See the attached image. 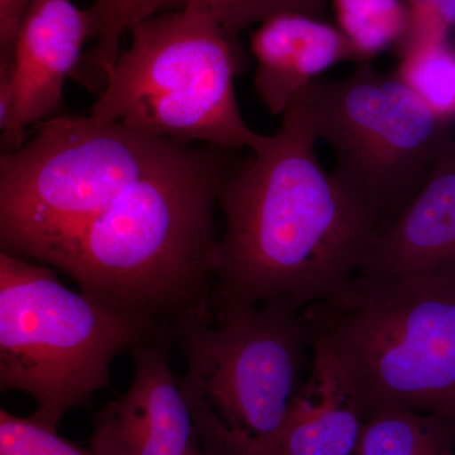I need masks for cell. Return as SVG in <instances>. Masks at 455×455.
<instances>
[{"instance_id":"1","label":"cell","mask_w":455,"mask_h":455,"mask_svg":"<svg viewBox=\"0 0 455 455\" xmlns=\"http://www.w3.org/2000/svg\"><path fill=\"white\" fill-rule=\"evenodd\" d=\"M301 94L224 180L212 317L284 300L300 309L357 277L376 229L326 172Z\"/></svg>"},{"instance_id":"2","label":"cell","mask_w":455,"mask_h":455,"mask_svg":"<svg viewBox=\"0 0 455 455\" xmlns=\"http://www.w3.org/2000/svg\"><path fill=\"white\" fill-rule=\"evenodd\" d=\"M233 152L188 145L68 238L49 267L101 307L158 333L171 335L184 317H212L217 211L236 164Z\"/></svg>"},{"instance_id":"3","label":"cell","mask_w":455,"mask_h":455,"mask_svg":"<svg viewBox=\"0 0 455 455\" xmlns=\"http://www.w3.org/2000/svg\"><path fill=\"white\" fill-rule=\"evenodd\" d=\"M304 317L364 421L386 410L455 421V287L357 276Z\"/></svg>"},{"instance_id":"4","label":"cell","mask_w":455,"mask_h":455,"mask_svg":"<svg viewBox=\"0 0 455 455\" xmlns=\"http://www.w3.org/2000/svg\"><path fill=\"white\" fill-rule=\"evenodd\" d=\"M89 116L182 143L254 152L267 136L245 123L235 79L245 59L236 38L206 12L184 7L131 26Z\"/></svg>"},{"instance_id":"5","label":"cell","mask_w":455,"mask_h":455,"mask_svg":"<svg viewBox=\"0 0 455 455\" xmlns=\"http://www.w3.org/2000/svg\"><path fill=\"white\" fill-rule=\"evenodd\" d=\"M188 146L90 116L40 123L0 154V250L49 266L119 194Z\"/></svg>"},{"instance_id":"6","label":"cell","mask_w":455,"mask_h":455,"mask_svg":"<svg viewBox=\"0 0 455 455\" xmlns=\"http://www.w3.org/2000/svg\"><path fill=\"white\" fill-rule=\"evenodd\" d=\"M164 335L68 289L49 266L0 250V395H29L36 423L57 430L109 385L116 357Z\"/></svg>"},{"instance_id":"7","label":"cell","mask_w":455,"mask_h":455,"mask_svg":"<svg viewBox=\"0 0 455 455\" xmlns=\"http://www.w3.org/2000/svg\"><path fill=\"white\" fill-rule=\"evenodd\" d=\"M171 337L187 362L180 388L206 455L267 438L307 381L309 331L304 309L290 301L184 317Z\"/></svg>"},{"instance_id":"8","label":"cell","mask_w":455,"mask_h":455,"mask_svg":"<svg viewBox=\"0 0 455 455\" xmlns=\"http://www.w3.org/2000/svg\"><path fill=\"white\" fill-rule=\"evenodd\" d=\"M301 98L317 140L333 149L335 184L382 235L429 179L451 139L449 122L370 62L314 80Z\"/></svg>"},{"instance_id":"9","label":"cell","mask_w":455,"mask_h":455,"mask_svg":"<svg viewBox=\"0 0 455 455\" xmlns=\"http://www.w3.org/2000/svg\"><path fill=\"white\" fill-rule=\"evenodd\" d=\"M92 41L88 8L74 0H31L11 55V113L0 154L17 148L36 125L61 116L65 84Z\"/></svg>"},{"instance_id":"10","label":"cell","mask_w":455,"mask_h":455,"mask_svg":"<svg viewBox=\"0 0 455 455\" xmlns=\"http://www.w3.org/2000/svg\"><path fill=\"white\" fill-rule=\"evenodd\" d=\"M170 335L132 352L134 377L122 396L98 412L94 455H206L193 412L171 366Z\"/></svg>"},{"instance_id":"11","label":"cell","mask_w":455,"mask_h":455,"mask_svg":"<svg viewBox=\"0 0 455 455\" xmlns=\"http://www.w3.org/2000/svg\"><path fill=\"white\" fill-rule=\"evenodd\" d=\"M358 277L455 287V139L420 193L371 245Z\"/></svg>"},{"instance_id":"12","label":"cell","mask_w":455,"mask_h":455,"mask_svg":"<svg viewBox=\"0 0 455 455\" xmlns=\"http://www.w3.org/2000/svg\"><path fill=\"white\" fill-rule=\"evenodd\" d=\"M363 424L331 362L313 349L309 376L277 430L215 455H355Z\"/></svg>"},{"instance_id":"13","label":"cell","mask_w":455,"mask_h":455,"mask_svg":"<svg viewBox=\"0 0 455 455\" xmlns=\"http://www.w3.org/2000/svg\"><path fill=\"white\" fill-rule=\"evenodd\" d=\"M251 46L257 60L254 89L272 116H283L331 66L357 61L343 33L324 20L296 14L260 23Z\"/></svg>"},{"instance_id":"14","label":"cell","mask_w":455,"mask_h":455,"mask_svg":"<svg viewBox=\"0 0 455 455\" xmlns=\"http://www.w3.org/2000/svg\"><path fill=\"white\" fill-rule=\"evenodd\" d=\"M455 421L443 416L386 410L364 421L355 455H449Z\"/></svg>"},{"instance_id":"15","label":"cell","mask_w":455,"mask_h":455,"mask_svg":"<svg viewBox=\"0 0 455 455\" xmlns=\"http://www.w3.org/2000/svg\"><path fill=\"white\" fill-rule=\"evenodd\" d=\"M395 76L440 119L455 118V50L445 37H411Z\"/></svg>"},{"instance_id":"16","label":"cell","mask_w":455,"mask_h":455,"mask_svg":"<svg viewBox=\"0 0 455 455\" xmlns=\"http://www.w3.org/2000/svg\"><path fill=\"white\" fill-rule=\"evenodd\" d=\"M329 2L331 0H149L140 12L139 20L161 12L196 7L206 12L228 35L236 38L250 27L259 26L284 14L323 20Z\"/></svg>"},{"instance_id":"17","label":"cell","mask_w":455,"mask_h":455,"mask_svg":"<svg viewBox=\"0 0 455 455\" xmlns=\"http://www.w3.org/2000/svg\"><path fill=\"white\" fill-rule=\"evenodd\" d=\"M149 0H92L88 8L92 20V50L83 56L75 73L86 88L100 92L116 65L123 36L139 20Z\"/></svg>"},{"instance_id":"18","label":"cell","mask_w":455,"mask_h":455,"mask_svg":"<svg viewBox=\"0 0 455 455\" xmlns=\"http://www.w3.org/2000/svg\"><path fill=\"white\" fill-rule=\"evenodd\" d=\"M340 32L346 36L358 64L403 38L410 17L400 0H335Z\"/></svg>"},{"instance_id":"19","label":"cell","mask_w":455,"mask_h":455,"mask_svg":"<svg viewBox=\"0 0 455 455\" xmlns=\"http://www.w3.org/2000/svg\"><path fill=\"white\" fill-rule=\"evenodd\" d=\"M0 455H94L36 423L31 418H18L0 407Z\"/></svg>"},{"instance_id":"20","label":"cell","mask_w":455,"mask_h":455,"mask_svg":"<svg viewBox=\"0 0 455 455\" xmlns=\"http://www.w3.org/2000/svg\"><path fill=\"white\" fill-rule=\"evenodd\" d=\"M31 0H0V60L11 59L12 47Z\"/></svg>"},{"instance_id":"21","label":"cell","mask_w":455,"mask_h":455,"mask_svg":"<svg viewBox=\"0 0 455 455\" xmlns=\"http://www.w3.org/2000/svg\"><path fill=\"white\" fill-rule=\"evenodd\" d=\"M11 113V59L0 60V134Z\"/></svg>"},{"instance_id":"22","label":"cell","mask_w":455,"mask_h":455,"mask_svg":"<svg viewBox=\"0 0 455 455\" xmlns=\"http://www.w3.org/2000/svg\"><path fill=\"white\" fill-rule=\"evenodd\" d=\"M414 8H427L435 12L445 25L455 23V0H411Z\"/></svg>"},{"instance_id":"23","label":"cell","mask_w":455,"mask_h":455,"mask_svg":"<svg viewBox=\"0 0 455 455\" xmlns=\"http://www.w3.org/2000/svg\"><path fill=\"white\" fill-rule=\"evenodd\" d=\"M449 455H455V451H453V453H451V454H449Z\"/></svg>"}]
</instances>
